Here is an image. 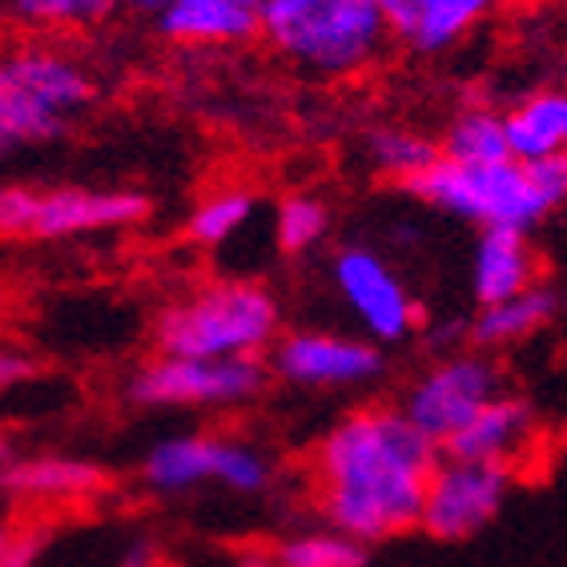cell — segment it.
<instances>
[{"instance_id": "9c48e42d", "label": "cell", "mask_w": 567, "mask_h": 567, "mask_svg": "<svg viewBox=\"0 0 567 567\" xmlns=\"http://www.w3.org/2000/svg\"><path fill=\"white\" fill-rule=\"evenodd\" d=\"M512 483L515 471L507 467L443 455L439 467L431 471V480H426L419 527L439 544H463L503 512Z\"/></svg>"}, {"instance_id": "ac0fdd59", "label": "cell", "mask_w": 567, "mask_h": 567, "mask_svg": "<svg viewBox=\"0 0 567 567\" xmlns=\"http://www.w3.org/2000/svg\"><path fill=\"white\" fill-rule=\"evenodd\" d=\"M503 133L515 162L567 153V89H544L503 113Z\"/></svg>"}, {"instance_id": "484cf974", "label": "cell", "mask_w": 567, "mask_h": 567, "mask_svg": "<svg viewBox=\"0 0 567 567\" xmlns=\"http://www.w3.org/2000/svg\"><path fill=\"white\" fill-rule=\"evenodd\" d=\"M274 480V463L262 447H254L246 439L218 435V487L234 495H258Z\"/></svg>"}, {"instance_id": "44dd1931", "label": "cell", "mask_w": 567, "mask_h": 567, "mask_svg": "<svg viewBox=\"0 0 567 567\" xmlns=\"http://www.w3.org/2000/svg\"><path fill=\"white\" fill-rule=\"evenodd\" d=\"M499 0H426L423 17H419L411 49L419 53H447L451 44L475 29V24L495 9Z\"/></svg>"}, {"instance_id": "8992f818", "label": "cell", "mask_w": 567, "mask_h": 567, "mask_svg": "<svg viewBox=\"0 0 567 567\" xmlns=\"http://www.w3.org/2000/svg\"><path fill=\"white\" fill-rule=\"evenodd\" d=\"M150 218V197L137 189H37L9 182L0 186V238L65 241L105 229H130Z\"/></svg>"}, {"instance_id": "52a82bcc", "label": "cell", "mask_w": 567, "mask_h": 567, "mask_svg": "<svg viewBox=\"0 0 567 567\" xmlns=\"http://www.w3.org/2000/svg\"><path fill=\"white\" fill-rule=\"evenodd\" d=\"M270 386V362L262 354L246 359H182L157 354L130 379V403L150 411L174 406H246Z\"/></svg>"}, {"instance_id": "603a6c76", "label": "cell", "mask_w": 567, "mask_h": 567, "mask_svg": "<svg viewBox=\"0 0 567 567\" xmlns=\"http://www.w3.org/2000/svg\"><path fill=\"white\" fill-rule=\"evenodd\" d=\"M330 234V206L315 194H290L274 209V246L286 258H302Z\"/></svg>"}, {"instance_id": "4fadbf2b", "label": "cell", "mask_w": 567, "mask_h": 567, "mask_svg": "<svg viewBox=\"0 0 567 567\" xmlns=\"http://www.w3.org/2000/svg\"><path fill=\"white\" fill-rule=\"evenodd\" d=\"M266 0H169L153 21L174 44H246L262 37Z\"/></svg>"}, {"instance_id": "7402d4cb", "label": "cell", "mask_w": 567, "mask_h": 567, "mask_svg": "<svg viewBox=\"0 0 567 567\" xmlns=\"http://www.w3.org/2000/svg\"><path fill=\"white\" fill-rule=\"evenodd\" d=\"M274 567H367V547L334 527L298 532L274 547Z\"/></svg>"}, {"instance_id": "cb8c5ba5", "label": "cell", "mask_w": 567, "mask_h": 567, "mask_svg": "<svg viewBox=\"0 0 567 567\" xmlns=\"http://www.w3.org/2000/svg\"><path fill=\"white\" fill-rule=\"evenodd\" d=\"M254 209H258L254 194H246V189H221V194L206 197V202L189 214L186 234H189V241H197V246L218 250V246L234 241L241 229L250 226Z\"/></svg>"}, {"instance_id": "1f68e13d", "label": "cell", "mask_w": 567, "mask_h": 567, "mask_svg": "<svg viewBox=\"0 0 567 567\" xmlns=\"http://www.w3.org/2000/svg\"><path fill=\"white\" fill-rule=\"evenodd\" d=\"M9 458H12V435L4 431V426H0V467H4Z\"/></svg>"}, {"instance_id": "5b68a950", "label": "cell", "mask_w": 567, "mask_h": 567, "mask_svg": "<svg viewBox=\"0 0 567 567\" xmlns=\"http://www.w3.org/2000/svg\"><path fill=\"white\" fill-rule=\"evenodd\" d=\"M97 101V81L53 44L0 49V125L17 145L56 142L69 121Z\"/></svg>"}, {"instance_id": "d6986e66", "label": "cell", "mask_w": 567, "mask_h": 567, "mask_svg": "<svg viewBox=\"0 0 567 567\" xmlns=\"http://www.w3.org/2000/svg\"><path fill=\"white\" fill-rule=\"evenodd\" d=\"M439 157L458 165H487V162H507V133H503V113L495 110H463L451 117V125L439 137Z\"/></svg>"}, {"instance_id": "4dcf8cb0", "label": "cell", "mask_w": 567, "mask_h": 567, "mask_svg": "<svg viewBox=\"0 0 567 567\" xmlns=\"http://www.w3.org/2000/svg\"><path fill=\"white\" fill-rule=\"evenodd\" d=\"M130 12H137V17H157V12L169 4V0H121Z\"/></svg>"}, {"instance_id": "8fae6325", "label": "cell", "mask_w": 567, "mask_h": 567, "mask_svg": "<svg viewBox=\"0 0 567 567\" xmlns=\"http://www.w3.org/2000/svg\"><path fill=\"white\" fill-rule=\"evenodd\" d=\"M270 374L306 391H359L386 374V354L371 339L334 330H290L270 347Z\"/></svg>"}, {"instance_id": "3957f363", "label": "cell", "mask_w": 567, "mask_h": 567, "mask_svg": "<svg viewBox=\"0 0 567 567\" xmlns=\"http://www.w3.org/2000/svg\"><path fill=\"white\" fill-rule=\"evenodd\" d=\"M282 334V306L258 282H209L153 322L157 354L182 359H246L266 354Z\"/></svg>"}, {"instance_id": "9a60e30c", "label": "cell", "mask_w": 567, "mask_h": 567, "mask_svg": "<svg viewBox=\"0 0 567 567\" xmlns=\"http://www.w3.org/2000/svg\"><path fill=\"white\" fill-rule=\"evenodd\" d=\"M539 286V254L524 229H480L471 254V295L480 306L503 302Z\"/></svg>"}, {"instance_id": "6da1fadb", "label": "cell", "mask_w": 567, "mask_h": 567, "mask_svg": "<svg viewBox=\"0 0 567 567\" xmlns=\"http://www.w3.org/2000/svg\"><path fill=\"white\" fill-rule=\"evenodd\" d=\"M443 447L399 406H359L315 443L310 480L327 527L362 547L419 527L423 495Z\"/></svg>"}, {"instance_id": "ba28073f", "label": "cell", "mask_w": 567, "mask_h": 567, "mask_svg": "<svg viewBox=\"0 0 567 567\" xmlns=\"http://www.w3.org/2000/svg\"><path fill=\"white\" fill-rule=\"evenodd\" d=\"M503 386L499 362L483 350H455L443 354L435 367H426L403 394V411L411 423L423 431L431 443H447L451 435H458L471 419L480 415L483 406L492 403Z\"/></svg>"}, {"instance_id": "836d02e7", "label": "cell", "mask_w": 567, "mask_h": 567, "mask_svg": "<svg viewBox=\"0 0 567 567\" xmlns=\"http://www.w3.org/2000/svg\"><path fill=\"white\" fill-rule=\"evenodd\" d=\"M564 306H567V295H564Z\"/></svg>"}, {"instance_id": "ffe728a7", "label": "cell", "mask_w": 567, "mask_h": 567, "mask_svg": "<svg viewBox=\"0 0 567 567\" xmlns=\"http://www.w3.org/2000/svg\"><path fill=\"white\" fill-rule=\"evenodd\" d=\"M362 153H367V165H371L374 174L406 186L411 177H419L423 169H431V165L439 162V142H431L426 133H415V130L379 125V130L367 133Z\"/></svg>"}, {"instance_id": "30bf717a", "label": "cell", "mask_w": 567, "mask_h": 567, "mask_svg": "<svg viewBox=\"0 0 567 567\" xmlns=\"http://www.w3.org/2000/svg\"><path fill=\"white\" fill-rule=\"evenodd\" d=\"M330 282L354 322L379 347L406 342L419 327V302L394 266L371 246H339L330 258Z\"/></svg>"}, {"instance_id": "2e32d148", "label": "cell", "mask_w": 567, "mask_h": 567, "mask_svg": "<svg viewBox=\"0 0 567 567\" xmlns=\"http://www.w3.org/2000/svg\"><path fill=\"white\" fill-rule=\"evenodd\" d=\"M559 306H564V298L551 286H532L524 295L480 306V315L467 322V347L483 350V354L515 347V342H524L532 334H539L544 327H551Z\"/></svg>"}, {"instance_id": "7a4b0ae2", "label": "cell", "mask_w": 567, "mask_h": 567, "mask_svg": "<svg viewBox=\"0 0 567 567\" xmlns=\"http://www.w3.org/2000/svg\"><path fill=\"white\" fill-rule=\"evenodd\" d=\"M403 189L439 214H451L480 229L499 226L532 234L539 221L567 206V153L539 162L507 157L487 165H458L439 157Z\"/></svg>"}, {"instance_id": "5bb4252c", "label": "cell", "mask_w": 567, "mask_h": 567, "mask_svg": "<svg viewBox=\"0 0 567 567\" xmlns=\"http://www.w3.org/2000/svg\"><path fill=\"white\" fill-rule=\"evenodd\" d=\"M110 487L105 467L73 455H12L0 467V492L12 499H37V503H76L93 499Z\"/></svg>"}, {"instance_id": "f1b7e54d", "label": "cell", "mask_w": 567, "mask_h": 567, "mask_svg": "<svg viewBox=\"0 0 567 567\" xmlns=\"http://www.w3.org/2000/svg\"><path fill=\"white\" fill-rule=\"evenodd\" d=\"M37 374V362L29 354H17V350H0V394L17 391Z\"/></svg>"}, {"instance_id": "277c9868", "label": "cell", "mask_w": 567, "mask_h": 567, "mask_svg": "<svg viewBox=\"0 0 567 567\" xmlns=\"http://www.w3.org/2000/svg\"><path fill=\"white\" fill-rule=\"evenodd\" d=\"M262 37L315 76H354L371 69L391 29L371 0H266Z\"/></svg>"}, {"instance_id": "e0dca14e", "label": "cell", "mask_w": 567, "mask_h": 567, "mask_svg": "<svg viewBox=\"0 0 567 567\" xmlns=\"http://www.w3.org/2000/svg\"><path fill=\"white\" fill-rule=\"evenodd\" d=\"M218 480V435L157 439L142 458V483L157 495H186Z\"/></svg>"}, {"instance_id": "d4e9b609", "label": "cell", "mask_w": 567, "mask_h": 567, "mask_svg": "<svg viewBox=\"0 0 567 567\" xmlns=\"http://www.w3.org/2000/svg\"><path fill=\"white\" fill-rule=\"evenodd\" d=\"M121 0H12V17L33 29H93L110 21Z\"/></svg>"}, {"instance_id": "d6a6232c", "label": "cell", "mask_w": 567, "mask_h": 567, "mask_svg": "<svg viewBox=\"0 0 567 567\" xmlns=\"http://www.w3.org/2000/svg\"><path fill=\"white\" fill-rule=\"evenodd\" d=\"M12 150H17V142H12V137H9V130H4V125H0V162H4V157H9Z\"/></svg>"}, {"instance_id": "83f0119b", "label": "cell", "mask_w": 567, "mask_h": 567, "mask_svg": "<svg viewBox=\"0 0 567 567\" xmlns=\"http://www.w3.org/2000/svg\"><path fill=\"white\" fill-rule=\"evenodd\" d=\"M41 556V539L29 532H12L9 524H0V567H33Z\"/></svg>"}, {"instance_id": "f546056e", "label": "cell", "mask_w": 567, "mask_h": 567, "mask_svg": "<svg viewBox=\"0 0 567 567\" xmlns=\"http://www.w3.org/2000/svg\"><path fill=\"white\" fill-rule=\"evenodd\" d=\"M157 564V551H153L150 544H137L125 551V559H121V567H153Z\"/></svg>"}, {"instance_id": "7c38bea8", "label": "cell", "mask_w": 567, "mask_h": 567, "mask_svg": "<svg viewBox=\"0 0 567 567\" xmlns=\"http://www.w3.org/2000/svg\"><path fill=\"white\" fill-rule=\"evenodd\" d=\"M539 431L535 406L519 394H495L480 415L471 419L458 435L443 443V455L471 458V463H495V467L515 471L519 455H527Z\"/></svg>"}, {"instance_id": "4316f807", "label": "cell", "mask_w": 567, "mask_h": 567, "mask_svg": "<svg viewBox=\"0 0 567 567\" xmlns=\"http://www.w3.org/2000/svg\"><path fill=\"white\" fill-rule=\"evenodd\" d=\"M371 4L379 9L382 21H386L391 37H403V41H411L419 17H423V4H426V0H371Z\"/></svg>"}]
</instances>
